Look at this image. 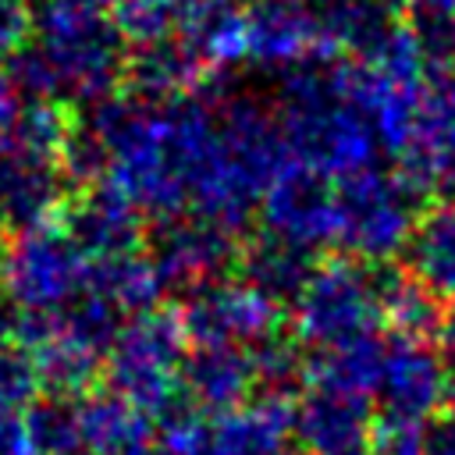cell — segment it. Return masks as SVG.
Here are the masks:
<instances>
[{
  "label": "cell",
  "mask_w": 455,
  "mask_h": 455,
  "mask_svg": "<svg viewBox=\"0 0 455 455\" xmlns=\"http://www.w3.org/2000/svg\"><path fill=\"white\" fill-rule=\"evenodd\" d=\"M370 427L373 416L366 402L313 391L295 405V441L306 455H370Z\"/></svg>",
  "instance_id": "15"
},
{
  "label": "cell",
  "mask_w": 455,
  "mask_h": 455,
  "mask_svg": "<svg viewBox=\"0 0 455 455\" xmlns=\"http://www.w3.org/2000/svg\"><path fill=\"white\" fill-rule=\"evenodd\" d=\"M174 14H178V0H114L110 4L114 28L121 32L124 43H135V46L167 39V32L174 28Z\"/></svg>",
  "instance_id": "30"
},
{
  "label": "cell",
  "mask_w": 455,
  "mask_h": 455,
  "mask_svg": "<svg viewBox=\"0 0 455 455\" xmlns=\"http://www.w3.org/2000/svg\"><path fill=\"white\" fill-rule=\"evenodd\" d=\"M267 235H277L309 252L334 242V188L323 174L284 160L259 199Z\"/></svg>",
  "instance_id": "9"
},
{
  "label": "cell",
  "mask_w": 455,
  "mask_h": 455,
  "mask_svg": "<svg viewBox=\"0 0 455 455\" xmlns=\"http://www.w3.org/2000/svg\"><path fill=\"white\" fill-rule=\"evenodd\" d=\"M291 306H295V338L302 345L334 348L341 341L377 334L384 320L377 263H359L348 256L316 263L313 277L306 281L302 295Z\"/></svg>",
  "instance_id": "4"
},
{
  "label": "cell",
  "mask_w": 455,
  "mask_h": 455,
  "mask_svg": "<svg viewBox=\"0 0 455 455\" xmlns=\"http://www.w3.org/2000/svg\"><path fill=\"white\" fill-rule=\"evenodd\" d=\"M174 32L178 43L213 68L235 64L249 53V11L242 0H178Z\"/></svg>",
  "instance_id": "16"
},
{
  "label": "cell",
  "mask_w": 455,
  "mask_h": 455,
  "mask_svg": "<svg viewBox=\"0 0 455 455\" xmlns=\"http://www.w3.org/2000/svg\"><path fill=\"white\" fill-rule=\"evenodd\" d=\"M181 387L185 395L210 416L231 412L242 402H249L256 377H252V359L245 348L235 345H213V348H192L185 352L181 363Z\"/></svg>",
  "instance_id": "17"
},
{
  "label": "cell",
  "mask_w": 455,
  "mask_h": 455,
  "mask_svg": "<svg viewBox=\"0 0 455 455\" xmlns=\"http://www.w3.org/2000/svg\"><path fill=\"white\" fill-rule=\"evenodd\" d=\"M434 338H437L434 348L441 352L444 366L455 370V306H451L448 313H441V323H437V334H434Z\"/></svg>",
  "instance_id": "39"
},
{
  "label": "cell",
  "mask_w": 455,
  "mask_h": 455,
  "mask_svg": "<svg viewBox=\"0 0 455 455\" xmlns=\"http://www.w3.org/2000/svg\"><path fill=\"white\" fill-rule=\"evenodd\" d=\"M75 4H82V7H92V11H103V14H110V4H114V0H75Z\"/></svg>",
  "instance_id": "44"
},
{
  "label": "cell",
  "mask_w": 455,
  "mask_h": 455,
  "mask_svg": "<svg viewBox=\"0 0 455 455\" xmlns=\"http://www.w3.org/2000/svg\"><path fill=\"white\" fill-rule=\"evenodd\" d=\"M249 359H252V377H256V387H263V395H284L306 380V352H302V341L291 338V334H267L259 338L252 348H249Z\"/></svg>",
  "instance_id": "28"
},
{
  "label": "cell",
  "mask_w": 455,
  "mask_h": 455,
  "mask_svg": "<svg viewBox=\"0 0 455 455\" xmlns=\"http://www.w3.org/2000/svg\"><path fill=\"white\" fill-rule=\"evenodd\" d=\"M419 192L398 174L373 164L334 185V242L359 263H387L405 249L416 228Z\"/></svg>",
  "instance_id": "3"
},
{
  "label": "cell",
  "mask_w": 455,
  "mask_h": 455,
  "mask_svg": "<svg viewBox=\"0 0 455 455\" xmlns=\"http://www.w3.org/2000/svg\"><path fill=\"white\" fill-rule=\"evenodd\" d=\"M238 263H242V281L277 306L295 302L316 270L309 249L291 245L277 235H263V238L249 242L238 252Z\"/></svg>",
  "instance_id": "20"
},
{
  "label": "cell",
  "mask_w": 455,
  "mask_h": 455,
  "mask_svg": "<svg viewBox=\"0 0 455 455\" xmlns=\"http://www.w3.org/2000/svg\"><path fill=\"white\" fill-rule=\"evenodd\" d=\"M249 57L270 68H299V64H331L334 53L323 43L320 21L302 4H256L249 11Z\"/></svg>",
  "instance_id": "14"
},
{
  "label": "cell",
  "mask_w": 455,
  "mask_h": 455,
  "mask_svg": "<svg viewBox=\"0 0 455 455\" xmlns=\"http://www.w3.org/2000/svg\"><path fill=\"white\" fill-rule=\"evenodd\" d=\"M60 164V174L68 178V185L71 181H78V185H96L100 181V174H107V167H110V156H107V149H103V142L85 128V124H75L71 128V135H68V142L60 146V156H57Z\"/></svg>",
  "instance_id": "32"
},
{
  "label": "cell",
  "mask_w": 455,
  "mask_h": 455,
  "mask_svg": "<svg viewBox=\"0 0 455 455\" xmlns=\"http://www.w3.org/2000/svg\"><path fill=\"white\" fill-rule=\"evenodd\" d=\"M188 352V338L174 313H146L132 316L117 334L107 355L110 391L128 405L156 419L181 395V363Z\"/></svg>",
  "instance_id": "5"
},
{
  "label": "cell",
  "mask_w": 455,
  "mask_h": 455,
  "mask_svg": "<svg viewBox=\"0 0 455 455\" xmlns=\"http://www.w3.org/2000/svg\"><path fill=\"white\" fill-rule=\"evenodd\" d=\"M0 455H36L21 416L0 412Z\"/></svg>",
  "instance_id": "37"
},
{
  "label": "cell",
  "mask_w": 455,
  "mask_h": 455,
  "mask_svg": "<svg viewBox=\"0 0 455 455\" xmlns=\"http://www.w3.org/2000/svg\"><path fill=\"white\" fill-rule=\"evenodd\" d=\"M89 284V259L64 228L14 235L0 252V288L21 313H60Z\"/></svg>",
  "instance_id": "6"
},
{
  "label": "cell",
  "mask_w": 455,
  "mask_h": 455,
  "mask_svg": "<svg viewBox=\"0 0 455 455\" xmlns=\"http://www.w3.org/2000/svg\"><path fill=\"white\" fill-rule=\"evenodd\" d=\"M68 178L57 160H39L18 149L0 153V231L28 235L50 228L64 210Z\"/></svg>",
  "instance_id": "11"
},
{
  "label": "cell",
  "mask_w": 455,
  "mask_h": 455,
  "mask_svg": "<svg viewBox=\"0 0 455 455\" xmlns=\"http://www.w3.org/2000/svg\"><path fill=\"white\" fill-rule=\"evenodd\" d=\"M21 7H28V4H46V0H18Z\"/></svg>",
  "instance_id": "47"
},
{
  "label": "cell",
  "mask_w": 455,
  "mask_h": 455,
  "mask_svg": "<svg viewBox=\"0 0 455 455\" xmlns=\"http://www.w3.org/2000/svg\"><path fill=\"white\" fill-rule=\"evenodd\" d=\"M419 455H455V419H434L423 430V451Z\"/></svg>",
  "instance_id": "38"
},
{
  "label": "cell",
  "mask_w": 455,
  "mask_h": 455,
  "mask_svg": "<svg viewBox=\"0 0 455 455\" xmlns=\"http://www.w3.org/2000/svg\"><path fill=\"white\" fill-rule=\"evenodd\" d=\"M423 430H427V423H419V419L380 412V416H373V427H370V455H419Z\"/></svg>",
  "instance_id": "33"
},
{
  "label": "cell",
  "mask_w": 455,
  "mask_h": 455,
  "mask_svg": "<svg viewBox=\"0 0 455 455\" xmlns=\"http://www.w3.org/2000/svg\"><path fill=\"white\" fill-rule=\"evenodd\" d=\"M21 107H25V100H21L11 71L0 68V153L11 146V135H14V124H18Z\"/></svg>",
  "instance_id": "36"
},
{
  "label": "cell",
  "mask_w": 455,
  "mask_h": 455,
  "mask_svg": "<svg viewBox=\"0 0 455 455\" xmlns=\"http://www.w3.org/2000/svg\"><path fill=\"white\" fill-rule=\"evenodd\" d=\"M39 391H43V380L32 355L21 348L4 352L0 355V412H11V416H18L21 409L28 412L39 402Z\"/></svg>",
  "instance_id": "31"
},
{
  "label": "cell",
  "mask_w": 455,
  "mask_h": 455,
  "mask_svg": "<svg viewBox=\"0 0 455 455\" xmlns=\"http://www.w3.org/2000/svg\"><path fill=\"white\" fill-rule=\"evenodd\" d=\"M28 32H32L28 7H21L18 0H0V57L11 60L21 46H28Z\"/></svg>",
  "instance_id": "35"
},
{
  "label": "cell",
  "mask_w": 455,
  "mask_h": 455,
  "mask_svg": "<svg viewBox=\"0 0 455 455\" xmlns=\"http://www.w3.org/2000/svg\"><path fill=\"white\" fill-rule=\"evenodd\" d=\"M60 320H64V327H68L89 352H96L100 359L110 355L117 334L124 331V316H121V309H117L114 302H107L103 295L89 291V288H85L71 306L60 309Z\"/></svg>",
  "instance_id": "29"
},
{
  "label": "cell",
  "mask_w": 455,
  "mask_h": 455,
  "mask_svg": "<svg viewBox=\"0 0 455 455\" xmlns=\"http://www.w3.org/2000/svg\"><path fill=\"white\" fill-rule=\"evenodd\" d=\"M14 323H18V313H11V306L0 302V355L14 348Z\"/></svg>",
  "instance_id": "40"
},
{
  "label": "cell",
  "mask_w": 455,
  "mask_h": 455,
  "mask_svg": "<svg viewBox=\"0 0 455 455\" xmlns=\"http://www.w3.org/2000/svg\"><path fill=\"white\" fill-rule=\"evenodd\" d=\"M448 391H451L448 366L430 341L395 338L387 345L384 373H380V387H377L384 412L427 423V416L448 402Z\"/></svg>",
  "instance_id": "10"
},
{
  "label": "cell",
  "mask_w": 455,
  "mask_h": 455,
  "mask_svg": "<svg viewBox=\"0 0 455 455\" xmlns=\"http://www.w3.org/2000/svg\"><path fill=\"white\" fill-rule=\"evenodd\" d=\"M178 323L192 348L256 345L281 327V306L263 299L245 281H217L185 299Z\"/></svg>",
  "instance_id": "7"
},
{
  "label": "cell",
  "mask_w": 455,
  "mask_h": 455,
  "mask_svg": "<svg viewBox=\"0 0 455 455\" xmlns=\"http://www.w3.org/2000/svg\"><path fill=\"white\" fill-rule=\"evenodd\" d=\"M334 64V60H331ZM331 64H299L281 75V142L284 153L316 171L345 178L373 164L377 139L366 117L338 92Z\"/></svg>",
  "instance_id": "1"
},
{
  "label": "cell",
  "mask_w": 455,
  "mask_h": 455,
  "mask_svg": "<svg viewBox=\"0 0 455 455\" xmlns=\"http://www.w3.org/2000/svg\"><path fill=\"white\" fill-rule=\"evenodd\" d=\"M36 370H39V380L50 395H60V398H75V395H89L92 391V380L100 373V355L89 352L68 327L64 320L57 316V327L53 334L36 348L28 352Z\"/></svg>",
  "instance_id": "24"
},
{
  "label": "cell",
  "mask_w": 455,
  "mask_h": 455,
  "mask_svg": "<svg viewBox=\"0 0 455 455\" xmlns=\"http://www.w3.org/2000/svg\"><path fill=\"white\" fill-rule=\"evenodd\" d=\"M36 46L53 68L57 96L82 103H100L114 96L117 78H124V39L110 14L82 7L75 0H46L32 21Z\"/></svg>",
  "instance_id": "2"
},
{
  "label": "cell",
  "mask_w": 455,
  "mask_h": 455,
  "mask_svg": "<svg viewBox=\"0 0 455 455\" xmlns=\"http://www.w3.org/2000/svg\"><path fill=\"white\" fill-rule=\"evenodd\" d=\"M419 11H430V14H441V18H451L455 21V0H416Z\"/></svg>",
  "instance_id": "41"
},
{
  "label": "cell",
  "mask_w": 455,
  "mask_h": 455,
  "mask_svg": "<svg viewBox=\"0 0 455 455\" xmlns=\"http://www.w3.org/2000/svg\"><path fill=\"white\" fill-rule=\"evenodd\" d=\"M124 82L146 107H167L203 82V60L178 39L135 46L124 57Z\"/></svg>",
  "instance_id": "18"
},
{
  "label": "cell",
  "mask_w": 455,
  "mask_h": 455,
  "mask_svg": "<svg viewBox=\"0 0 455 455\" xmlns=\"http://www.w3.org/2000/svg\"><path fill=\"white\" fill-rule=\"evenodd\" d=\"M377 284H380L384 320L395 323L398 338H419V341H427V334H437L441 299L430 295L416 277L377 263Z\"/></svg>",
  "instance_id": "25"
},
{
  "label": "cell",
  "mask_w": 455,
  "mask_h": 455,
  "mask_svg": "<svg viewBox=\"0 0 455 455\" xmlns=\"http://www.w3.org/2000/svg\"><path fill=\"white\" fill-rule=\"evenodd\" d=\"M64 235L89 263L121 259L142 242V213L114 185H92L64 210Z\"/></svg>",
  "instance_id": "12"
},
{
  "label": "cell",
  "mask_w": 455,
  "mask_h": 455,
  "mask_svg": "<svg viewBox=\"0 0 455 455\" xmlns=\"http://www.w3.org/2000/svg\"><path fill=\"white\" fill-rule=\"evenodd\" d=\"M384 355L387 345L377 334L341 341L334 348H316L313 355H306V380L313 384V391H331L366 402V395L380 387Z\"/></svg>",
  "instance_id": "19"
},
{
  "label": "cell",
  "mask_w": 455,
  "mask_h": 455,
  "mask_svg": "<svg viewBox=\"0 0 455 455\" xmlns=\"http://www.w3.org/2000/svg\"><path fill=\"white\" fill-rule=\"evenodd\" d=\"M405 256L409 277H416L437 299H455V199L430 206L416 220Z\"/></svg>",
  "instance_id": "22"
},
{
  "label": "cell",
  "mask_w": 455,
  "mask_h": 455,
  "mask_svg": "<svg viewBox=\"0 0 455 455\" xmlns=\"http://www.w3.org/2000/svg\"><path fill=\"white\" fill-rule=\"evenodd\" d=\"M448 405H451V419H455V384H451V391H448Z\"/></svg>",
  "instance_id": "45"
},
{
  "label": "cell",
  "mask_w": 455,
  "mask_h": 455,
  "mask_svg": "<svg viewBox=\"0 0 455 455\" xmlns=\"http://www.w3.org/2000/svg\"><path fill=\"white\" fill-rule=\"evenodd\" d=\"M295 405L284 395H256L206 423L199 455H288Z\"/></svg>",
  "instance_id": "13"
},
{
  "label": "cell",
  "mask_w": 455,
  "mask_h": 455,
  "mask_svg": "<svg viewBox=\"0 0 455 455\" xmlns=\"http://www.w3.org/2000/svg\"><path fill=\"white\" fill-rule=\"evenodd\" d=\"M78 427L82 448H89L92 455H132L135 448L153 441V419L110 387L89 391L78 402Z\"/></svg>",
  "instance_id": "21"
},
{
  "label": "cell",
  "mask_w": 455,
  "mask_h": 455,
  "mask_svg": "<svg viewBox=\"0 0 455 455\" xmlns=\"http://www.w3.org/2000/svg\"><path fill=\"white\" fill-rule=\"evenodd\" d=\"M71 128H75V121L64 114V107L57 100H28L18 114L7 149H18V153L39 156V160H57Z\"/></svg>",
  "instance_id": "27"
},
{
  "label": "cell",
  "mask_w": 455,
  "mask_h": 455,
  "mask_svg": "<svg viewBox=\"0 0 455 455\" xmlns=\"http://www.w3.org/2000/svg\"><path fill=\"white\" fill-rule=\"evenodd\" d=\"M259 4H299V0H259Z\"/></svg>",
  "instance_id": "46"
},
{
  "label": "cell",
  "mask_w": 455,
  "mask_h": 455,
  "mask_svg": "<svg viewBox=\"0 0 455 455\" xmlns=\"http://www.w3.org/2000/svg\"><path fill=\"white\" fill-rule=\"evenodd\" d=\"M21 419H25V430H28L36 455H78L82 451L78 405L71 398L46 395Z\"/></svg>",
  "instance_id": "26"
},
{
  "label": "cell",
  "mask_w": 455,
  "mask_h": 455,
  "mask_svg": "<svg viewBox=\"0 0 455 455\" xmlns=\"http://www.w3.org/2000/svg\"><path fill=\"white\" fill-rule=\"evenodd\" d=\"M132 455H188V451H178V448H171V444H164V441H160V444H153V441H149V444L135 448Z\"/></svg>",
  "instance_id": "42"
},
{
  "label": "cell",
  "mask_w": 455,
  "mask_h": 455,
  "mask_svg": "<svg viewBox=\"0 0 455 455\" xmlns=\"http://www.w3.org/2000/svg\"><path fill=\"white\" fill-rule=\"evenodd\" d=\"M167 291L196 295L217 281H228V270L238 263V245L231 231L196 217V220H164L153 252H149Z\"/></svg>",
  "instance_id": "8"
},
{
  "label": "cell",
  "mask_w": 455,
  "mask_h": 455,
  "mask_svg": "<svg viewBox=\"0 0 455 455\" xmlns=\"http://www.w3.org/2000/svg\"><path fill=\"white\" fill-rule=\"evenodd\" d=\"M366 4H373V7L384 11V14H398V11H405V7L416 4V0H366Z\"/></svg>",
  "instance_id": "43"
},
{
  "label": "cell",
  "mask_w": 455,
  "mask_h": 455,
  "mask_svg": "<svg viewBox=\"0 0 455 455\" xmlns=\"http://www.w3.org/2000/svg\"><path fill=\"white\" fill-rule=\"evenodd\" d=\"M89 291L103 295L121 309V316H146L164 299V281L149 256H121L107 263H89Z\"/></svg>",
  "instance_id": "23"
},
{
  "label": "cell",
  "mask_w": 455,
  "mask_h": 455,
  "mask_svg": "<svg viewBox=\"0 0 455 455\" xmlns=\"http://www.w3.org/2000/svg\"><path fill=\"white\" fill-rule=\"evenodd\" d=\"M412 36L419 43V53L430 64H444L455 57V21L451 18H441V14H430V11H416V21H412Z\"/></svg>",
  "instance_id": "34"
}]
</instances>
